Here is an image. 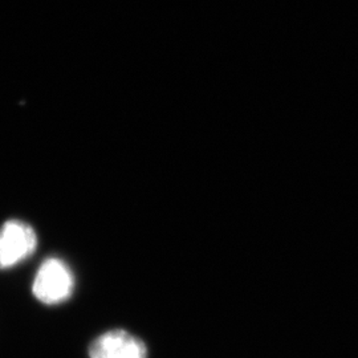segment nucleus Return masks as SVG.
<instances>
[{
  "instance_id": "obj_1",
  "label": "nucleus",
  "mask_w": 358,
  "mask_h": 358,
  "mask_svg": "<svg viewBox=\"0 0 358 358\" xmlns=\"http://www.w3.org/2000/svg\"><path fill=\"white\" fill-rule=\"evenodd\" d=\"M75 291V275L60 257H47L38 267L32 282V294L45 306H59Z\"/></svg>"
},
{
  "instance_id": "obj_2",
  "label": "nucleus",
  "mask_w": 358,
  "mask_h": 358,
  "mask_svg": "<svg viewBox=\"0 0 358 358\" xmlns=\"http://www.w3.org/2000/svg\"><path fill=\"white\" fill-rule=\"evenodd\" d=\"M38 248V235L23 220L11 219L0 227V269H10L26 262Z\"/></svg>"
},
{
  "instance_id": "obj_3",
  "label": "nucleus",
  "mask_w": 358,
  "mask_h": 358,
  "mask_svg": "<svg viewBox=\"0 0 358 358\" xmlns=\"http://www.w3.org/2000/svg\"><path fill=\"white\" fill-rule=\"evenodd\" d=\"M90 358H148V346L125 329H112L96 337L88 348Z\"/></svg>"
}]
</instances>
